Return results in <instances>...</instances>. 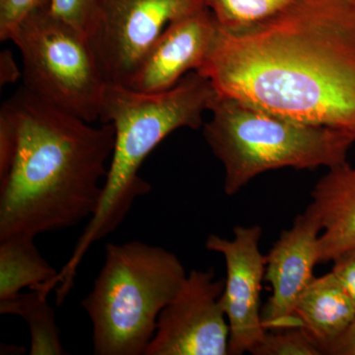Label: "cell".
Returning <instances> with one entry per match:
<instances>
[{"label": "cell", "mask_w": 355, "mask_h": 355, "mask_svg": "<svg viewBox=\"0 0 355 355\" xmlns=\"http://www.w3.org/2000/svg\"><path fill=\"white\" fill-rule=\"evenodd\" d=\"M46 298L48 295L40 291L18 294L0 301V314L17 315L27 323L31 335L30 355L67 354L55 323V311Z\"/></svg>", "instance_id": "obj_15"}, {"label": "cell", "mask_w": 355, "mask_h": 355, "mask_svg": "<svg viewBox=\"0 0 355 355\" xmlns=\"http://www.w3.org/2000/svg\"><path fill=\"white\" fill-rule=\"evenodd\" d=\"M326 354L355 355V320L345 333L327 349Z\"/></svg>", "instance_id": "obj_22"}, {"label": "cell", "mask_w": 355, "mask_h": 355, "mask_svg": "<svg viewBox=\"0 0 355 355\" xmlns=\"http://www.w3.org/2000/svg\"><path fill=\"white\" fill-rule=\"evenodd\" d=\"M305 214L323 231L320 261H335L355 250V168L349 163L330 168L311 193Z\"/></svg>", "instance_id": "obj_12"}, {"label": "cell", "mask_w": 355, "mask_h": 355, "mask_svg": "<svg viewBox=\"0 0 355 355\" xmlns=\"http://www.w3.org/2000/svg\"><path fill=\"white\" fill-rule=\"evenodd\" d=\"M260 226H237L232 240L210 234L207 250L223 256L226 280L221 302L230 328L228 354L253 352L265 338L261 323V291L266 256L261 254Z\"/></svg>", "instance_id": "obj_9"}, {"label": "cell", "mask_w": 355, "mask_h": 355, "mask_svg": "<svg viewBox=\"0 0 355 355\" xmlns=\"http://www.w3.org/2000/svg\"><path fill=\"white\" fill-rule=\"evenodd\" d=\"M203 8V0H100L87 37L107 83L127 85L167 26Z\"/></svg>", "instance_id": "obj_7"}, {"label": "cell", "mask_w": 355, "mask_h": 355, "mask_svg": "<svg viewBox=\"0 0 355 355\" xmlns=\"http://www.w3.org/2000/svg\"><path fill=\"white\" fill-rule=\"evenodd\" d=\"M216 95L212 83L198 71L189 72L169 90L153 94L107 84L99 121L114 127L113 154L99 207L58 272L62 291H69L73 286L89 248L114 232L137 198L151 190L150 184L139 174L147 156L175 130L202 128V114L211 108Z\"/></svg>", "instance_id": "obj_3"}, {"label": "cell", "mask_w": 355, "mask_h": 355, "mask_svg": "<svg viewBox=\"0 0 355 355\" xmlns=\"http://www.w3.org/2000/svg\"><path fill=\"white\" fill-rule=\"evenodd\" d=\"M34 239L24 234L0 238V301L16 297L25 288L49 295L57 287L58 272Z\"/></svg>", "instance_id": "obj_14"}, {"label": "cell", "mask_w": 355, "mask_h": 355, "mask_svg": "<svg viewBox=\"0 0 355 355\" xmlns=\"http://www.w3.org/2000/svg\"><path fill=\"white\" fill-rule=\"evenodd\" d=\"M225 282L193 270L158 318L144 355H226L230 328L221 302Z\"/></svg>", "instance_id": "obj_8"}, {"label": "cell", "mask_w": 355, "mask_h": 355, "mask_svg": "<svg viewBox=\"0 0 355 355\" xmlns=\"http://www.w3.org/2000/svg\"><path fill=\"white\" fill-rule=\"evenodd\" d=\"M331 272L340 280L343 288L355 303V250L338 257L334 261Z\"/></svg>", "instance_id": "obj_21"}, {"label": "cell", "mask_w": 355, "mask_h": 355, "mask_svg": "<svg viewBox=\"0 0 355 355\" xmlns=\"http://www.w3.org/2000/svg\"><path fill=\"white\" fill-rule=\"evenodd\" d=\"M203 135L224 167V193L234 196L261 173L314 170L347 162L352 133L291 120L217 93Z\"/></svg>", "instance_id": "obj_4"}, {"label": "cell", "mask_w": 355, "mask_h": 355, "mask_svg": "<svg viewBox=\"0 0 355 355\" xmlns=\"http://www.w3.org/2000/svg\"><path fill=\"white\" fill-rule=\"evenodd\" d=\"M51 6V0H0V40L9 41L23 21Z\"/></svg>", "instance_id": "obj_19"}, {"label": "cell", "mask_w": 355, "mask_h": 355, "mask_svg": "<svg viewBox=\"0 0 355 355\" xmlns=\"http://www.w3.org/2000/svg\"><path fill=\"white\" fill-rule=\"evenodd\" d=\"M19 142L0 183V238L74 227L101 202L114 146L111 123L92 127L22 86L8 99Z\"/></svg>", "instance_id": "obj_2"}, {"label": "cell", "mask_w": 355, "mask_h": 355, "mask_svg": "<svg viewBox=\"0 0 355 355\" xmlns=\"http://www.w3.org/2000/svg\"><path fill=\"white\" fill-rule=\"evenodd\" d=\"M218 31V23L207 8L174 21L154 42L125 87L149 94L174 87L202 67Z\"/></svg>", "instance_id": "obj_11"}, {"label": "cell", "mask_w": 355, "mask_h": 355, "mask_svg": "<svg viewBox=\"0 0 355 355\" xmlns=\"http://www.w3.org/2000/svg\"><path fill=\"white\" fill-rule=\"evenodd\" d=\"M257 355L323 354L316 343L301 328L266 331L260 345L252 352Z\"/></svg>", "instance_id": "obj_17"}, {"label": "cell", "mask_w": 355, "mask_h": 355, "mask_svg": "<svg viewBox=\"0 0 355 355\" xmlns=\"http://www.w3.org/2000/svg\"><path fill=\"white\" fill-rule=\"evenodd\" d=\"M299 328L326 354L355 320V303L333 272L314 277L296 304Z\"/></svg>", "instance_id": "obj_13"}, {"label": "cell", "mask_w": 355, "mask_h": 355, "mask_svg": "<svg viewBox=\"0 0 355 355\" xmlns=\"http://www.w3.org/2000/svg\"><path fill=\"white\" fill-rule=\"evenodd\" d=\"M197 71L218 94L355 137V9L349 0H294L243 33L219 26Z\"/></svg>", "instance_id": "obj_1"}, {"label": "cell", "mask_w": 355, "mask_h": 355, "mask_svg": "<svg viewBox=\"0 0 355 355\" xmlns=\"http://www.w3.org/2000/svg\"><path fill=\"white\" fill-rule=\"evenodd\" d=\"M22 76L19 67L9 51H3L0 55V84L1 86L14 83Z\"/></svg>", "instance_id": "obj_23"}, {"label": "cell", "mask_w": 355, "mask_h": 355, "mask_svg": "<svg viewBox=\"0 0 355 355\" xmlns=\"http://www.w3.org/2000/svg\"><path fill=\"white\" fill-rule=\"evenodd\" d=\"M19 125L17 114L8 100L0 110V183L10 172L17 153Z\"/></svg>", "instance_id": "obj_18"}, {"label": "cell", "mask_w": 355, "mask_h": 355, "mask_svg": "<svg viewBox=\"0 0 355 355\" xmlns=\"http://www.w3.org/2000/svg\"><path fill=\"white\" fill-rule=\"evenodd\" d=\"M100 0H51V12L87 36Z\"/></svg>", "instance_id": "obj_20"}, {"label": "cell", "mask_w": 355, "mask_h": 355, "mask_svg": "<svg viewBox=\"0 0 355 355\" xmlns=\"http://www.w3.org/2000/svg\"><path fill=\"white\" fill-rule=\"evenodd\" d=\"M188 273L176 254L140 241L109 243L81 306L92 324L96 355H144L163 309Z\"/></svg>", "instance_id": "obj_5"}, {"label": "cell", "mask_w": 355, "mask_h": 355, "mask_svg": "<svg viewBox=\"0 0 355 355\" xmlns=\"http://www.w3.org/2000/svg\"><path fill=\"white\" fill-rule=\"evenodd\" d=\"M320 231L317 222L304 212L296 217L291 229L282 231L266 256L265 279L272 291L261 312L266 331L299 328L294 311L320 263Z\"/></svg>", "instance_id": "obj_10"}, {"label": "cell", "mask_w": 355, "mask_h": 355, "mask_svg": "<svg viewBox=\"0 0 355 355\" xmlns=\"http://www.w3.org/2000/svg\"><path fill=\"white\" fill-rule=\"evenodd\" d=\"M9 41L22 55L27 90L87 123L99 121L108 83L84 33L48 9L23 21Z\"/></svg>", "instance_id": "obj_6"}, {"label": "cell", "mask_w": 355, "mask_h": 355, "mask_svg": "<svg viewBox=\"0 0 355 355\" xmlns=\"http://www.w3.org/2000/svg\"><path fill=\"white\" fill-rule=\"evenodd\" d=\"M350 1V3L352 4V6L354 7V9H355V0H349Z\"/></svg>", "instance_id": "obj_24"}, {"label": "cell", "mask_w": 355, "mask_h": 355, "mask_svg": "<svg viewBox=\"0 0 355 355\" xmlns=\"http://www.w3.org/2000/svg\"><path fill=\"white\" fill-rule=\"evenodd\" d=\"M222 29L243 33L284 11L294 0H203Z\"/></svg>", "instance_id": "obj_16"}]
</instances>
